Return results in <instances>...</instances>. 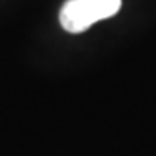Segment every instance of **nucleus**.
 Masks as SVG:
<instances>
[{"instance_id":"obj_1","label":"nucleus","mask_w":156,"mask_h":156,"mask_svg":"<svg viewBox=\"0 0 156 156\" xmlns=\"http://www.w3.org/2000/svg\"><path fill=\"white\" fill-rule=\"evenodd\" d=\"M122 0H66L59 12V23L68 33H82L94 23L115 16Z\"/></svg>"}]
</instances>
